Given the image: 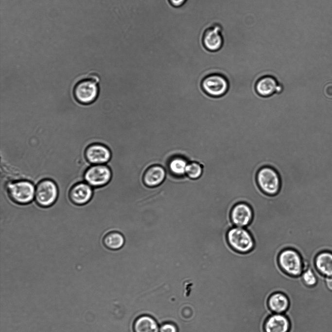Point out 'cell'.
<instances>
[{
  "label": "cell",
  "instance_id": "cell-4",
  "mask_svg": "<svg viewBox=\"0 0 332 332\" xmlns=\"http://www.w3.org/2000/svg\"><path fill=\"white\" fill-rule=\"evenodd\" d=\"M256 180L260 189L267 195H276L280 189V177L272 167L265 166L261 168L257 172Z\"/></svg>",
  "mask_w": 332,
  "mask_h": 332
},
{
  "label": "cell",
  "instance_id": "cell-14",
  "mask_svg": "<svg viewBox=\"0 0 332 332\" xmlns=\"http://www.w3.org/2000/svg\"><path fill=\"white\" fill-rule=\"evenodd\" d=\"M257 92L261 96L267 97L275 92L282 91V86L275 78L266 75L260 78L256 84Z\"/></svg>",
  "mask_w": 332,
  "mask_h": 332
},
{
  "label": "cell",
  "instance_id": "cell-26",
  "mask_svg": "<svg viewBox=\"0 0 332 332\" xmlns=\"http://www.w3.org/2000/svg\"><path fill=\"white\" fill-rule=\"evenodd\" d=\"M283 60H284V59H283ZM280 61H281V60H280ZM280 61H279V62H280ZM278 62H277V63H278ZM275 64H274V65H275ZM274 65H273V66H274ZM273 66H272V67H273ZM272 67H271V68H272Z\"/></svg>",
  "mask_w": 332,
  "mask_h": 332
},
{
  "label": "cell",
  "instance_id": "cell-19",
  "mask_svg": "<svg viewBox=\"0 0 332 332\" xmlns=\"http://www.w3.org/2000/svg\"><path fill=\"white\" fill-rule=\"evenodd\" d=\"M189 162L185 158L177 156L171 159L168 167L171 173L177 177L186 175V170Z\"/></svg>",
  "mask_w": 332,
  "mask_h": 332
},
{
  "label": "cell",
  "instance_id": "cell-17",
  "mask_svg": "<svg viewBox=\"0 0 332 332\" xmlns=\"http://www.w3.org/2000/svg\"><path fill=\"white\" fill-rule=\"evenodd\" d=\"M289 300L284 293L278 292L271 294L268 300V306L274 314H284L289 307Z\"/></svg>",
  "mask_w": 332,
  "mask_h": 332
},
{
  "label": "cell",
  "instance_id": "cell-9",
  "mask_svg": "<svg viewBox=\"0 0 332 332\" xmlns=\"http://www.w3.org/2000/svg\"><path fill=\"white\" fill-rule=\"evenodd\" d=\"M202 88L208 95L217 97L227 92L228 83L223 75L213 74L208 75L203 79Z\"/></svg>",
  "mask_w": 332,
  "mask_h": 332
},
{
  "label": "cell",
  "instance_id": "cell-12",
  "mask_svg": "<svg viewBox=\"0 0 332 332\" xmlns=\"http://www.w3.org/2000/svg\"><path fill=\"white\" fill-rule=\"evenodd\" d=\"M290 322L284 314H273L268 317L264 324V332H289Z\"/></svg>",
  "mask_w": 332,
  "mask_h": 332
},
{
  "label": "cell",
  "instance_id": "cell-10",
  "mask_svg": "<svg viewBox=\"0 0 332 332\" xmlns=\"http://www.w3.org/2000/svg\"><path fill=\"white\" fill-rule=\"evenodd\" d=\"M85 155L86 159L93 165H105L110 161L111 152L105 145L96 143L86 148Z\"/></svg>",
  "mask_w": 332,
  "mask_h": 332
},
{
  "label": "cell",
  "instance_id": "cell-7",
  "mask_svg": "<svg viewBox=\"0 0 332 332\" xmlns=\"http://www.w3.org/2000/svg\"><path fill=\"white\" fill-rule=\"evenodd\" d=\"M112 172L106 165H94L89 167L84 174L85 181L90 186H105L110 181Z\"/></svg>",
  "mask_w": 332,
  "mask_h": 332
},
{
  "label": "cell",
  "instance_id": "cell-11",
  "mask_svg": "<svg viewBox=\"0 0 332 332\" xmlns=\"http://www.w3.org/2000/svg\"><path fill=\"white\" fill-rule=\"evenodd\" d=\"M253 212L251 206L244 202L235 204L230 212V219L234 226L246 227L251 222Z\"/></svg>",
  "mask_w": 332,
  "mask_h": 332
},
{
  "label": "cell",
  "instance_id": "cell-24",
  "mask_svg": "<svg viewBox=\"0 0 332 332\" xmlns=\"http://www.w3.org/2000/svg\"><path fill=\"white\" fill-rule=\"evenodd\" d=\"M169 3L174 7H180L184 5L187 0H168Z\"/></svg>",
  "mask_w": 332,
  "mask_h": 332
},
{
  "label": "cell",
  "instance_id": "cell-6",
  "mask_svg": "<svg viewBox=\"0 0 332 332\" xmlns=\"http://www.w3.org/2000/svg\"><path fill=\"white\" fill-rule=\"evenodd\" d=\"M58 193L57 187L53 181L50 179L43 180L35 188V201L40 206H50L55 202Z\"/></svg>",
  "mask_w": 332,
  "mask_h": 332
},
{
  "label": "cell",
  "instance_id": "cell-13",
  "mask_svg": "<svg viewBox=\"0 0 332 332\" xmlns=\"http://www.w3.org/2000/svg\"><path fill=\"white\" fill-rule=\"evenodd\" d=\"M92 194L93 191L89 184L79 183L70 188L69 197L72 203L77 205H83L90 201Z\"/></svg>",
  "mask_w": 332,
  "mask_h": 332
},
{
  "label": "cell",
  "instance_id": "cell-16",
  "mask_svg": "<svg viewBox=\"0 0 332 332\" xmlns=\"http://www.w3.org/2000/svg\"><path fill=\"white\" fill-rule=\"evenodd\" d=\"M316 269L327 277H332V252L323 251L317 254L314 259Z\"/></svg>",
  "mask_w": 332,
  "mask_h": 332
},
{
  "label": "cell",
  "instance_id": "cell-5",
  "mask_svg": "<svg viewBox=\"0 0 332 332\" xmlns=\"http://www.w3.org/2000/svg\"><path fill=\"white\" fill-rule=\"evenodd\" d=\"M7 191L12 200L19 204L30 203L35 197V188L28 181L12 182L8 185Z\"/></svg>",
  "mask_w": 332,
  "mask_h": 332
},
{
  "label": "cell",
  "instance_id": "cell-2",
  "mask_svg": "<svg viewBox=\"0 0 332 332\" xmlns=\"http://www.w3.org/2000/svg\"><path fill=\"white\" fill-rule=\"evenodd\" d=\"M100 79L98 75L94 74L88 78L78 82L73 90L76 100L83 104H89L95 101L100 92L99 87L97 84Z\"/></svg>",
  "mask_w": 332,
  "mask_h": 332
},
{
  "label": "cell",
  "instance_id": "cell-1",
  "mask_svg": "<svg viewBox=\"0 0 332 332\" xmlns=\"http://www.w3.org/2000/svg\"><path fill=\"white\" fill-rule=\"evenodd\" d=\"M278 263L282 270L292 277H299L307 269L301 254L296 250L287 248L278 257Z\"/></svg>",
  "mask_w": 332,
  "mask_h": 332
},
{
  "label": "cell",
  "instance_id": "cell-18",
  "mask_svg": "<svg viewBox=\"0 0 332 332\" xmlns=\"http://www.w3.org/2000/svg\"><path fill=\"white\" fill-rule=\"evenodd\" d=\"M103 243L109 249L117 250L123 246L125 243V239L120 233L112 232L107 234L104 237Z\"/></svg>",
  "mask_w": 332,
  "mask_h": 332
},
{
  "label": "cell",
  "instance_id": "cell-3",
  "mask_svg": "<svg viewBox=\"0 0 332 332\" xmlns=\"http://www.w3.org/2000/svg\"><path fill=\"white\" fill-rule=\"evenodd\" d=\"M227 242L235 251L246 253L254 247V240L250 233L245 228L234 226L227 234Z\"/></svg>",
  "mask_w": 332,
  "mask_h": 332
},
{
  "label": "cell",
  "instance_id": "cell-25",
  "mask_svg": "<svg viewBox=\"0 0 332 332\" xmlns=\"http://www.w3.org/2000/svg\"><path fill=\"white\" fill-rule=\"evenodd\" d=\"M325 283L327 288L332 291V277H327L325 279Z\"/></svg>",
  "mask_w": 332,
  "mask_h": 332
},
{
  "label": "cell",
  "instance_id": "cell-20",
  "mask_svg": "<svg viewBox=\"0 0 332 332\" xmlns=\"http://www.w3.org/2000/svg\"><path fill=\"white\" fill-rule=\"evenodd\" d=\"M134 328L136 332H158L156 321L147 316L138 318L135 322Z\"/></svg>",
  "mask_w": 332,
  "mask_h": 332
},
{
  "label": "cell",
  "instance_id": "cell-23",
  "mask_svg": "<svg viewBox=\"0 0 332 332\" xmlns=\"http://www.w3.org/2000/svg\"><path fill=\"white\" fill-rule=\"evenodd\" d=\"M160 331V332H176V330L173 325L166 324L161 327Z\"/></svg>",
  "mask_w": 332,
  "mask_h": 332
},
{
  "label": "cell",
  "instance_id": "cell-15",
  "mask_svg": "<svg viewBox=\"0 0 332 332\" xmlns=\"http://www.w3.org/2000/svg\"><path fill=\"white\" fill-rule=\"evenodd\" d=\"M166 175V171L162 166L155 165L146 171L143 176V182L147 186H157L164 182Z\"/></svg>",
  "mask_w": 332,
  "mask_h": 332
},
{
  "label": "cell",
  "instance_id": "cell-22",
  "mask_svg": "<svg viewBox=\"0 0 332 332\" xmlns=\"http://www.w3.org/2000/svg\"><path fill=\"white\" fill-rule=\"evenodd\" d=\"M304 284L311 288L315 286L317 282L316 277L313 271L309 268L305 269L301 275Z\"/></svg>",
  "mask_w": 332,
  "mask_h": 332
},
{
  "label": "cell",
  "instance_id": "cell-8",
  "mask_svg": "<svg viewBox=\"0 0 332 332\" xmlns=\"http://www.w3.org/2000/svg\"><path fill=\"white\" fill-rule=\"evenodd\" d=\"M222 32V26L218 23H213L205 29L201 41L207 51L216 52L222 48L224 42Z\"/></svg>",
  "mask_w": 332,
  "mask_h": 332
},
{
  "label": "cell",
  "instance_id": "cell-21",
  "mask_svg": "<svg viewBox=\"0 0 332 332\" xmlns=\"http://www.w3.org/2000/svg\"><path fill=\"white\" fill-rule=\"evenodd\" d=\"M203 169L202 165L196 162L188 163L186 174L192 179H197L202 175Z\"/></svg>",
  "mask_w": 332,
  "mask_h": 332
}]
</instances>
